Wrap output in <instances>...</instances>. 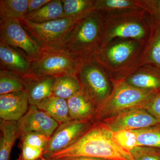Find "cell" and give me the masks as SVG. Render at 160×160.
Instances as JSON below:
<instances>
[{
	"mask_svg": "<svg viewBox=\"0 0 160 160\" xmlns=\"http://www.w3.org/2000/svg\"><path fill=\"white\" fill-rule=\"evenodd\" d=\"M112 133V131L106 123L95 121L72 145L47 158L87 157L112 160H133L130 152L122 149L113 142Z\"/></svg>",
	"mask_w": 160,
	"mask_h": 160,
	"instance_id": "cell-1",
	"label": "cell"
},
{
	"mask_svg": "<svg viewBox=\"0 0 160 160\" xmlns=\"http://www.w3.org/2000/svg\"><path fill=\"white\" fill-rule=\"evenodd\" d=\"M146 42L117 39L102 46L92 58L105 69L113 84L123 81L140 66Z\"/></svg>",
	"mask_w": 160,
	"mask_h": 160,
	"instance_id": "cell-2",
	"label": "cell"
},
{
	"mask_svg": "<svg viewBox=\"0 0 160 160\" xmlns=\"http://www.w3.org/2000/svg\"><path fill=\"white\" fill-rule=\"evenodd\" d=\"M102 16V46L117 39L146 42L149 38L152 18L146 11L133 10Z\"/></svg>",
	"mask_w": 160,
	"mask_h": 160,
	"instance_id": "cell-3",
	"label": "cell"
},
{
	"mask_svg": "<svg viewBox=\"0 0 160 160\" xmlns=\"http://www.w3.org/2000/svg\"><path fill=\"white\" fill-rule=\"evenodd\" d=\"M103 43V18L92 11L76 24L62 49L81 60L92 58Z\"/></svg>",
	"mask_w": 160,
	"mask_h": 160,
	"instance_id": "cell-4",
	"label": "cell"
},
{
	"mask_svg": "<svg viewBox=\"0 0 160 160\" xmlns=\"http://www.w3.org/2000/svg\"><path fill=\"white\" fill-rule=\"evenodd\" d=\"M156 92L132 87L124 80L116 82L109 97L97 109L95 121H103L135 109H144Z\"/></svg>",
	"mask_w": 160,
	"mask_h": 160,
	"instance_id": "cell-5",
	"label": "cell"
},
{
	"mask_svg": "<svg viewBox=\"0 0 160 160\" xmlns=\"http://www.w3.org/2000/svg\"><path fill=\"white\" fill-rule=\"evenodd\" d=\"M83 61L63 49L42 47L39 57L31 63L32 71L40 78L76 76Z\"/></svg>",
	"mask_w": 160,
	"mask_h": 160,
	"instance_id": "cell-6",
	"label": "cell"
},
{
	"mask_svg": "<svg viewBox=\"0 0 160 160\" xmlns=\"http://www.w3.org/2000/svg\"><path fill=\"white\" fill-rule=\"evenodd\" d=\"M80 19L76 17L64 18L40 23L32 22L25 18L19 21L23 28L42 47L62 49Z\"/></svg>",
	"mask_w": 160,
	"mask_h": 160,
	"instance_id": "cell-7",
	"label": "cell"
},
{
	"mask_svg": "<svg viewBox=\"0 0 160 160\" xmlns=\"http://www.w3.org/2000/svg\"><path fill=\"white\" fill-rule=\"evenodd\" d=\"M82 90L99 106L111 94L113 84L105 69L93 59L82 62L76 75Z\"/></svg>",
	"mask_w": 160,
	"mask_h": 160,
	"instance_id": "cell-8",
	"label": "cell"
},
{
	"mask_svg": "<svg viewBox=\"0 0 160 160\" xmlns=\"http://www.w3.org/2000/svg\"><path fill=\"white\" fill-rule=\"evenodd\" d=\"M0 42L24 52L31 62L38 58L42 51V46L17 19L0 20Z\"/></svg>",
	"mask_w": 160,
	"mask_h": 160,
	"instance_id": "cell-9",
	"label": "cell"
},
{
	"mask_svg": "<svg viewBox=\"0 0 160 160\" xmlns=\"http://www.w3.org/2000/svg\"><path fill=\"white\" fill-rule=\"evenodd\" d=\"M95 122L93 119L70 120L59 125L50 138L43 157L69 147L78 140Z\"/></svg>",
	"mask_w": 160,
	"mask_h": 160,
	"instance_id": "cell-10",
	"label": "cell"
},
{
	"mask_svg": "<svg viewBox=\"0 0 160 160\" xmlns=\"http://www.w3.org/2000/svg\"><path fill=\"white\" fill-rule=\"evenodd\" d=\"M112 131L136 130L160 124V122L143 109H131L103 121Z\"/></svg>",
	"mask_w": 160,
	"mask_h": 160,
	"instance_id": "cell-11",
	"label": "cell"
},
{
	"mask_svg": "<svg viewBox=\"0 0 160 160\" xmlns=\"http://www.w3.org/2000/svg\"><path fill=\"white\" fill-rule=\"evenodd\" d=\"M17 125L19 136L25 132H37L51 137L59 124L36 106L29 105L27 112L18 121Z\"/></svg>",
	"mask_w": 160,
	"mask_h": 160,
	"instance_id": "cell-12",
	"label": "cell"
},
{
	"mask_svg": "<svg viewBox=\"0 0 160 160\" xmlns=\"http://www.w3.org/2000/svg\"><path fill=\"white\" fill-rule=\"evenodd\" d=\"M31 62L24 52L0 42L1 69L16 72L23 78L34 76L31 69Z\"/></svg>",
	"mask_w": 160,
	"mask_h": 160,
	"instance_id": "cell-13",
	"label": "cell"
},
{
	"mask_svg": "<svg viewBox=\"0 0 160 160\" xmlns=\"http://www.w3.org/2000/svg\"><path fill=\"white\" fill-rule=\"evenodd\" d=\"M29 106L26 90L0 95L1 120L18 122L26 114Z\"/></svg>",
	"mask_w": 160,
	"mask_h": 160,
	"instance_id": "cell-14",
	"label": "cell"
},
{
	"mask_svg": "<svg viewBox=\"0 0 160 160\" xmlns=\"http://www.w3.org/2000/svg\"><path fill=\"white\" fill-rule=\"evenodd\" d=\"M124 81L137 89L160 92V70L150 65L140 66Z\"/></svg>",
	"mask_w": 160,
	"mask_h": 160,
	"instance_id": "cell-15",
	"label": "cell"
},
{
	"mask_svg": "<svg viewBox=\"0 0 160 160\" xmlns=\"http://www.w3.org/2000/svg\"><path fill=\"white\" fill-rule=\"evenodd\" d=\"M94 10L102 16L133 10H149V0H95Z\"/></svg>",
	"mask_w": 160,
	"mask_h": 160,
	"instance_id": "cell-16",
	"label": "cell"
},
{
	"mask_svg": "<svg viewBox=\"0 0 160 160\" xmlns=\"http://www.w3.org/2000/svg\"><path fill=\"white\" fill-rule=\"evenodd\" d=\"M23 79L29 105L37 106L43 100L52 96L55 78H40L34 76Z\"/></svg>",
	"mask_w": 160,
	"mask_h": 160,
	"instance_id": "cell-17",
	"label": "cell"
},
{
	"mask_svg": "<svg viewBox=\"0 0 160 160\" xmlns=\"http://www.w3.org/2000/svg\"><path fill=\"white\" fill-rule=\"evenodd\" d=\"M67 102L72 120H95L97 106L81 89Z\"/></svg>",
	"mask_w": 160,
	"mask_h": 160,
	"instance_id": "cell-18",
	"label": "cell"
},
{
	"mask_svg": "<svg viewBox=\"0 0 160 160\" xmlns=\"http://www.w3.org/2000/svg\"><path fill=\"white\" fill-rule=\"evenodd\" d=\"M140 66L148 65L160 70V24L152 22L151 32L143 47Z\"/></svg>",
	"mask_w": 160,
	"mask_h": 160,
	"instance_id": "cell-19",
	"label": "cell"
},
{
	"mask_svg": "<svg viewBox=\"0 0 160 160\" xmlns=\"http://www.w3.org/2000/svg\"><path fill=\"white\" fill-rule=\"evenodd\" d=\"M59 124L72 120L69 116L67 100L52 96L43 100L37 106Z\"/></svg>",
	"mask_w": 160,
	"mask_h": 160,
	"instance_id": "cell-20",
	"label": "cell"
},
{
	"mask_svg": "<svg viewBox=\"0 0 160 160\" xmlns=\"http://www.w3.org/2000/svg\"><path fill=\"white\" fill-rule=\"evenodd\" d=\"M0 129V160H10L12 149L16 141L19 137L17 122L1 120Z\"/></svg>",
	"mask_w": 160,
	"mask_h": 160,
	"instance_id": "cell-21",
	"label": "cell"
},
{
	"mask_svg": "<svg viewBox=\"0 0 160 160\" xmlns=\"http://www.w3.org/2000/svg\"><path fill=\"white\" fill-rule=\"evenodd\" d=\"M65 18L62 0H51L42 7L29 12L25 18L34 23H44Z\"/></svg>",
	"mask_w": 160,
	"mask_h": 160,
	"instance_id": "cell-22",
	"label": "cell"
},
{
	"mask_svg": "<svg viewBox=\"0 0 160 160\" xmlns=\"http://www.w3.org/2000/svg\"><path fill=\"white\" fill-rule=\"evenodd\" d=\"M81 85L74 76H62L55 78L52 96L67 100L80 91Z\"/></svg>",
	"mask_w": 160,
	"mask_h": 160,
	"instance_id": "cell-23",
	"label": "cell"
},
{
	"mask_svg": "<svg viewBox=\"0 0 160 160\" xmlns=\"http://www.w3.org/2000/svg\"><path fill=\"white\" fill-rule=\"evenodd\" d=\"M29 0H1L0 20L25 18L28 13Z\"/></svg>",
	"mask_w": 160,
	"mask_h": 160,
	"instance_id": "cell-24",
	"label": "cell"
},
{
	"mask_svg": "<svg viewBox=\"0 0 160 160\" xmlns=\"http://www.w3.org/2000/svg\"><path fill=\"white\" fill-rule=\"evenodd\" d=\"M21 152L17 160H38L42 158L45 146L35 137H28L21 140Z\"/></svg>",
	"mask_w": 160,
	"mask_h": 160,
	"instance_id": "cell-25",
	"label": "cell"
},
{
	"mask_svg": "<svg viewBox=\"0 0 160 160\" xmlns=\"http://www.w3.org/2000/svg\"><path fill=\"white\" fill-rule=\"evenodd\" d=\"M95 0H62L65 18H82L94 10Z\"/></svg>",
	"mask_w": 160,
	"mask_h": 160,
	"instance_id": "cell-26",
	"label": "cell"
},
{
	"mask_svg": "<svg viewBox=\"0 0 160 160\" xmlns=\"http://www.w3.org/2000/svg\"><path fill=\"white\" fill-rule=\"evenodd\" d=\"M25 90L23 78L16 72L0 70V95Z\"/></svg>",
	"mask_w": 160,
	"mask_h": 160,
	"instance_id": "cell-27",
	"label": "cell"
},
{
	"mask_svg": "<svg viewBox=\"0 0 160 160\" xmlns=\"http://www.w3.org/2000/svg\"><path fill=\"white\" fill-rule=\"evenodd\" d=\"M133 131L137 136L138 146L160 149V124Z\"/></svg>",
	"mask_w": 160,
	"mask_h": 160,
	"instance_id": "cell-28",
	"label": "cell"
},
{
	"mask_svg": "<svg viewBox=\"0 0 160 160\" xmlns=\"http://www.w3.org/2000/svg\"><path fill=\"white\" fill-rule=\"evenodd\" d=\"M111 137L118 146L129 152L138 146L137 136L133 130L112 131Z\"/></svg>",
	"mask_w": 160,
	"mask_h": 160,
	"instance_id": "cell-29",
	"label": "cell"
},
{
	"mask_svg": "<svg viewBox=\"0 0 160 160\" xmlns=\"http://www.w3.org/2000/svg\"><path fill=\"white\" fill-rule=\"evenodd\" d=\"M130 153L133 160H160V149L137 146Z\"/></svg>",
	"mask_w": 160,
	"mask_h": 160,
	"instance_id": "cell-30",
	"label": "cell"
},
{
	"mask_svg": "<svg viewBox=\"0 0 160 160\" xmlns=\"http://www.w3.org/2000/svg\"><path fill=\"white\" fill-rule=\"evenodd\" d=\"M143 109L160 122V92L155 95Z\"/></svg>",
	"mask_w": 160,
	"mask_h": 160,
	"instance_id": "cell-31",
	"label": "cell"
},
{
	"mask_svg": "<svg viewBox=\"0 0 160 160\" xmlns=\"http://www.w3.org/2000/svg\"><path fill=\"white\" fill-rule=\"evenodd\" d=\"M51 1V0H29L28 13L40 9Z\"/></svg>",
	"mask_w": 160,
	"mask_h": 160,
	"instance_id": "cell-32",
	"label": "cell"
},
{
	"mask_svg": "<svg viewBox=\"0 0 160 160\" xmlns=\"http://www.w3.org/2000/svg\"><path fill=\"white\" fill-rule=\"evenodd\" d=\"M151 17L154 23L160 24V0L156 1L154 12Z\"/></svg>",
	"mask_w": 160,
	"mask_h": 160,
	"instance_id": "cell-33",
	"label": "cell"
},
{
	"mask_svg": "<svg viewBox=\"0 0 160 160\" xmlns=\"http://www.w3.org/2000/svg\"><path fill=\"white\" fill-rule=\"evenodd\" d=\"M57 160H112L99 158L87 157H67L56 159Z\"/></svg>",
	"mask_w": 160,
	"mask_h": 160,
	"instance_id": "cell-34",
	"label": "cell"
},
{
	"mask_svg": "<svg viewBox=\"0 0 160 160\" xmlns=\"http://www.w3.org/2000/svg\"><path fill=\"white\" fill-rule=\"evenodd\" d=\"M38 160H57L56 159H50V158H45L44 157H43L39 159Z\"/></svg>",
	"mask_w": 160,
	"mask_h": 160,
	"instance_id": "cell-35",
	"label": "cell"
}]
</instances>
